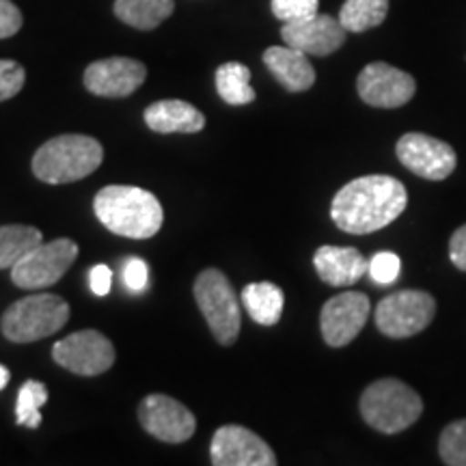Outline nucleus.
<instances>
[{"instance_id":"1","label":"nucleus","mask_w":466,"mask_h":466,"mask_svg":"<svg viewBox=\"0 0 466 466\" xmlns=\"http://www.w3.org/2000/svg\"><path fill=\"white\" fill-rule=\"evenodd\" d=\"M408 206L406 186L391 175H365L337 192L330 218L341 231L367 236L391 225Z\"/></svg>"},{"instance_id":"2","label":"nucleus","mask_w":466,"mask_h":466,"mask_svg":"<svg viewBox=\"0 0 466 466\" xmlns=\"http://www.w3.org/2000/svg\"><path fill=\"white\" fill-rule=\"evenodd\" d=\"M93 212L115 236L147 240L160 231L165 212L149 190L137 186H106L93 199Z\"/></svg>"},{"instance_id":"3","label":"nucleus","mask_w":466,"mask_h":466,"mask_svg":"<svg viewBox=\"0 0 466 466\" xmlns=\"http://www.w3.org/2000/svg\"><path fill=\"white\" fill-rule=\"evenodd\" d=\"M104 160L100 141L85 134L50 138L33 156V173L39 182L69 184L97 171Z\"/></svg>"},{"instance_id":"4","label":"nucleus","mask_w":466,"mask_h":466,"mask_svg":"<svg viewBox=\"0 0 466 466\" xmlns=\"http://www.w3.org/2000/svg\"><path fill=\"white\" fill-rule=\"evenodd\" d=\"M423 401L415 389L395 378H382L360 395L365 423L382 434H400L421 417Z\"/></svg>"},{"instance_id":"5","label":"nucleus","mask_w":466,"mask_h":466,"mask_svg":"<svg viewBox=\"0 0 466 466\" xmlns=\"http://www.w3.org/2000/svg\"><path fill=\"white\" fill-rule=\"evenodd\" d=\"M69 319V305L61 296L33 294L15 300L5 311L3 335L14 343H33L58 333Z\"/></svg>"},{"instance_id":"6","label":"nucleus","mask_w":466,"mask_h":466,"mask_svg":"<svg viewBox=\"0 0 466 466\" xmlns=\"http://www.w3.org/2000/svg\"><path fill=\"white\" fill-rule=\"evenodd\" d=\"M195 299L220 346H231L240 335V302L229 279L218 268H208L195 281Z\"/></svg>"},{"instance_id":"7","label":"nucleus","mask_w":466,"mask_h":466,"mask_svg":"<svg viewBox=\"0 0 466 466\" xmlns=\"http://www.w3.org/2000/svg\"><path fill=\"white\" fill-rule=\"evenodd\" d=\"M434 313L436 300L428 291L401 289L378 302L376 326L382 335L406 339L428 329Z\"/></svg>"},{"instance_id":"8","label":"nucleus","mask_w":466,"mask_h":466,"mask_svg":"<svg viewBox=\"0 0 466 466\" xmlns=\"http://www.w3.org/2000/svg\"><path fill=\"white\" fill-rule=\"evenodd\" d=\"M78 258V244L69 238H58L48 244H37L11 268V281L22 289H46L58 283Z\"/></svg>"},{"instance_id":"9","label":"nucleus","mask_w":466,"mask_h":466,"mask_svg":"<svg viewBox=\"0 0 466 466\" xmlns=\"http://www.w3.org/2000/svg\"><path fill=\"white\" fill-rule=\"evenodd\" d=\"M52 359L78 376H100L115 365V346L97 330H80L52 346Z\"/></svg>"},{"instance_id":"10","label":"nucleus","mask_w":466,"mask_h":466,"mask_svg":"<svg viewBox=\"0 0 466 466\" xmlns=\"http://www.w3.org/2000/svg\"><path fill=\"white\" fill-rule=\"evenodd\" d=\"M395 151H398V158L408 171L430 179V182L447 179L458 165V156L450 143L421 132L404 134Z\"/></svg>"},{"instance_id":"11","label":"nucleus","mask_w":466,"mask_h":466,"mask_svg":"<svg viewBox=\"0 0 466 466\" xmlns=\"http://www.w3.org/2000/svg\"><path fill=\"white\" fill-rule=\"evenodd\" d=\"M209 456L214 466H275L277 456L270 445L242 425H223L214 432Z\"/></svg>"},{"instance_id":"12","label":"nucleus","mask_w":466,"mask_h":466,"mask_svg":"<svg viewBox=\"0 0 466 466\" xmlns=\"http://www.w3.org/2000/svg\"><path fill=\"white\" fill-rule=\"evenodd\" d=\"M357 89L360 100L376 108H400L412 100L417 83L410 74L389 66V63H370L359 74Z\"/></svg>"},{"instance_id":"13","label":"nucleus","mask_w":466,"mask_h":466,"mask_svg":"<svg viewBox=\"0 0 466 466\" xmlns=\"http://www.w3.org/2000/svg\"><path fill=\"white\" fill-rule=\"evenodd\" d=\"M138 421L143 430L154 439L171 442L188 441L197 430L195 415L186 408L182 401L168 398V395H149L138 406Z\"/></svg>"},{"instance_id":"14","label":"nucleus","mask_w":466,"mask_h":466,"mask_svg":"<svg viewBox=\"0 0 466 466\" xmlns=\"http://www.w3.org/2000/svg\"><path fill=\"white\" fill-rule=\"evenodd\" d=\"M370 311V299L360 291H343L333 296L322 307V316H319L324 341L330 348L348 346L363 330Z\"/></svg>"},{"instance_id":"15","label":"nucleus","mask_w":466,"mask_h":466,"mask_svg":"<svg viewBox=\"0 0 466 466\" xmlns=\"http://www.w3.org/2000/svg\"><path fill=\"white\" fill-rule=\"evenodd\" d=\"M147 78V67L137 58L110 56L85 69V86L93 96L127 97Z\"/></svg>"},{"instance_id":"16","label":"nucleus","mask_w":466,"mask_h":466,"mask_svg":"<svg viewBox=\"0 0 466 466\" xmlns=\"http://www.w3.org/2000/svg\"><path fill=\"white\" fill-rule=\"evenodd\" d=\"M346 28L333 15L316 14L305 20L285 22L281 28L283 42L305 55L329 56L346 44Z\"/></svg>"},{"instance_id":"17","label":"nucleus","mask_w":466,"mask_h":466,"mask_svg":"<svg viewBox=\"0 0 466 466\" xmlns=\"http://www.w3.org/2000/svg\"><path fill=\"white\" fill-rule=\"evenodd\" d=\"M318 277L333 288L357 283L367 272L370 261L352 247H319L313 255Z\"/></svg>"},{"instance_id":"18","label":"nucleus","mask_w":466,"mask_h":466,"mask_svg":"<svg viewBox=\"0 0 466 466\" xmlns=\"http://www.w3.org/2000/svg\"><path fill=\"white\" fill-rule=\"evenodd\" d=\"M302 50L291 46H272L264 52V63L270 74L291 93L309 91L316 83V69Z\"/></svg>"},{"instance_id":"19","label":"nucleus","mask_w":466,"mask_h":466,"mask_svg":"<svg viewBox=\"0 0 466 466\" xmlns=\"http://www.w3.org/2000/svg\"><path fill=\"white\" fill-rule=\"evenodd\" d=\"M145 124L160 134H197L206 127V116L199 108L184 100H160L145 110Z\"/></svg>"},{"instance_id":"20","label":"nucleus","mask_w":466,"mask_h":466,"mask_svg":"<svg viewBox=\"0 0 466 466\" xmlns=\"http://www.w3.org/2000/svg\"><path fill=\"white\" fill-rule=\"evenodd\" d=\"M242 305L258 324L275 326L283 316V289L270 281L248 283L242 289Z\"/></svg>"},{"instance_id":"21","label":"nucleus","mask_w":466,"mask_h":466,"mask_svg":"<svg viewBox=\"0 0 466 466\" xmlns=\"http://www.w3.org/2000/svg\"><path fill=\"white\" fill-rule=\"evenodd\" d=\"M175 9L173 0H115V15L138 31H154Z\"/></svg>"},{"instance_id":"22","label":"nucleus","mask_w":466,"mask_h":466,"mask_svg":"<svg viewBox=\"0 0 466 466\" xmlns=\"http://www.w3.org/2000/svg\"><path fill=\"white\" fill-rule=\"evenodd\" d=\"M42 231L28 225H5L0 227V270L14 268L28 250L42 244Z\"/></svg>"},{"instance_id":"23","label":"nucleus","mask_w":466,"mask_h":466,"mask_svg":"<svg viewBox=\"0 0 466 466\" xmlns=\"http://www.w3.org/2000/svg\"><path fill=\"white\" fill-rule=\"evenodd\" d=\"M217 91L231 106H244L255 102V91L250 86V69L242 63L229 61L217 69Z\"/></svg>"},{"instance_id":"24","label":"nucleus","mask_w":466,"mask_h":466,"mask_svg":"<svg viewBox=\"0 0 466 466\" xmlns=\"http://www.w3.org/2000/svg\"><path fill=\"white\" fill-rule=\"evenodd\" d=\"M387 14L389 0H346L339 11V22L350 33H365L380 26Z\"/></svg>"},{"instance_id":"25","label":"nucleus","mask_w":466,"mask_h":466,"mask_svg":"<svg viewBox=\"0 0 466 466\" xmlns=\"http://www.w3.org/2000/svg\"><path fill=\"white\" fill-rule=\"evenodd\" d=\"M48 401V389L37 380H26L15 401V423L37 430L42 423V406Z\"/></svg>"},{"instance_id":"26","label":"nucleus","mask_w":466,"mask_h":466,"mask_svg":"<svg viewBox=\"0 0 466 466\" xmlns=\"http://www.w3.org/2000/svg\"><path fill=\"white\" fill-rule=\"evenodd\" d=\"M441 460L450 466H466V419L453 421L441 432Z\"/></svg>"},{"instance_id":"27","label":"nucleus","mask_w":466,"mask_h":466,"mask_svg":"<svg viewBox=\"0 0 466 466\" xmlns=\"http://www.w3.org/2000/svg\"><path fill=\"white\" fill-rule=\"evenodd\" d=\"M367 272H370L371 281L378 285H391L400 279L401 272V261L391 250H380L371 258L370 266H367Z\"/></svg>"},{"instance_id":"28","label":"nucleus","mask_w":466,"mask_h":466,"mask_svg":"<svg viewBox=\"0 0 466 466\" xmlns=\"http://www.w3.org/2000/svg\"><path fill=\"white\" fill-rule=\"evenodd\" d=\"M26 83V72L20 63L9 61V58H0V102L11 100Z\"/></svg>"},{"instance_id":"29","label":"nucleus","mask_w":466,"mask_h":466,"mask_svg":"<svg viewBox=\"0 0 466 466\" xmlns=\"http://www.w3.org/2000/svg\"><path fill=\"white\" fill-rule=\"evenodd\" d=\"M272 14L281 22L305 20L318 14L319 0H272Z\"/></svg>"},{"instance_id":"30","label":"nucleus","mask_w":466,"mask_h":466,"mask_svg":"<svg viewBox=\"0 0 466 466\" xmlns=\"http://www.w3.org/2000/svg\"><path fill=\"white\" fill-rule=\"evenodd\" d=\"M124 281H126V288L130 291H137V294L138 291H143L147 288V281H149L147 264L138 258L127 259L124 268Z\"/></svg>"},{"instance_id":"31","label":"nucleus","mask_w":466,"mask_h":466,"mask_svg":"<svg viewBox=\"0 0 466 466\" xmlns=\"http://www.w3.org/2000/svg\"><path fill=\"white\" fill-rule=\"evenodd\" d=\"M22 28V11L11 0H0V39H9Z\"/></svg>"},{"instance_id":"32","label":"nucleus","mask_w":466,"mask_h":466,"mask_svg":"<svg viewBox=\"0 0 466 466\" xmlns=\"http://www.w3.org/2000/svg\"><path fill=\"white\" fill-rule=\"evenodd\" d=\"M110 283H113V272H110L108 266L97 264L91 268L89 272V285L91 291L96 296H106L110 291Z\"/></svg>"},{"instance_id":"33","label":"nucleus","mask_w":466,"mask_h":466,"mask_svg":"<svg viewBox=\"0 0 466 466\" xmlns=\"http://www.w3.org/2000/svg\"><path fill=\"white\" fill-rule=\"evenodd\" d=\"M450 258L458 270L466 272V225L456 229L450 242Z\"/></svg>"},{"instance_id":"34","label":"nucleus","mask_w":466,"mask_h":466,"mask_svg":"<svg viewBox=\"0 0 466 466\" xmlns=\"http://www.w3.org/2000/svg\"><path fill=\"white\" fill-rule=\"evenodd\" d=\"M9 378H11V374H9V370H7V367H5V365H0V391H3V389L7 387Z\"/></svg>"}]
</instances>
